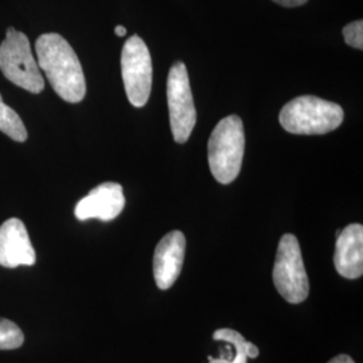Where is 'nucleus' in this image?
<instances>
[{
    "label": "nucleus",
    "mask_w": 363,
    "mask_h": 363,
    "mask_svg": "<svg viewBox=\"0 0 363 363\" xmlns=\"http://www.w3.org/2000/svg\"><path fill=\"white\" fill-rule=\"evenodd\" d=\"M35 259V250L25 223L18 218L6 220L0 226V265L4 268L31 267Z\"/></svg>",
    "instance_id": "obj_10"
},
{
    "label": "nucleus",
    "mask_w": 363,
    "mask_h": 363,
    "mask_svg": "<svg viewBox=\"0 0 363 363\" xmlns=\"http://www.w3.org/2000/svg\"><path fill=\"white\" fill-rule=\"evenodd\" d=\"M276 1L277 4L283 6V7H298V6H303L304 3H307L308 0H273Z\"/></svg>",
    "instance_id": "obj_16"
},
{
    "label": "nucleus",
    "mask_w": 363,
    "mask_h": 363,
    "mask_svg": "<svg viewBox=\"0 0 363 363\" xmlns=\"http://www.w3.org/2000/svg\"><path fill=\"white\" fill-rule=\"evenodd\" d=\"M281 127L294 135H325L340 127L345 112L340 105L316 96H300L280 112Z\"/></svg>",
    "instance_id": "obj_3"
},
{
    "label": "nucleus",
    "mask_w": 363,
    "mask_h": 363,
    "mask_svg": "<svg viewBox=\"0 0 363 363\" xmlns=\"http://www.w3.org/2000/svg\"><path fill=\"white\" fill-rule=\"evenodd\" d=\"M343 38L345 42L354 48V49H358V50H362L363 49V22L359 21H355V22H351L347 26L343 27Z\"/></svg>",
    "instance_id": "obj_15"
},
{
    "label": "nucleus",
    "mask_w": 363,
    "mask_h": 363,
    "mask_svg": "<svg viewBox=\"0 0 363 363\" xmlns=\"http://www.w3.org/2000/svg\"><path fill=\"white\" fill-rule=\"evenodd\" d=\"M39 69L54 91L67 103L76 104L86 94V81L77 54L64 37L55 33L40 35L35 42Z\"/></svg>",
    "instance_id": "obj_1"
},
{
    "label": "nucleus",
    "mask_w": 363,
    "mask_h": 363,
    "mask_svg": "<svg viewBox=\"0 0 363 363\" xmlns=\"http://www.w3.org/2000/svg\"><path fill=\"white\" fill-rule=\"evenodd\" d=\"M125 206V198L121 184L115 182H105L94 187L89 194L84 196L74 208L78 220L91 218L108 220H115Z\"/></svg>",
    "instance_id": "obj_9"
},
{
    "label": "nucleus",
    "mask_w": 363,
    "mask_h": 363,
    "mask_svg": "<svg viewBox=\"0 0 363 363\" xmlns=\"http://www.w3.org/2000/svg\"><path fill=\"white\" fill-rule=\"evenodd\" d=\"M334 264L337 272L346 279H358L363 273V226L351 223L337 232Z\"/></svg>",
    "instance_id": "obj_11"
},
{
    "label": "nucleus",
    "mask_w": 363,
    "mask_h": 363,
    "mask_svg": "<svg viewBox=\"0 0 363 363\" xmlns=\"http://www.w3.org/2000/svg\"><path fill=\"white\" fill-rule=\"evenodd\" d=\"M186 253V237L179 230L166 234L157 244L152 259L156 286L167 291L175 284L183 268Z\"/></svg>",
    "instance_id": "obj_8"
},
{
    "label": "nucleus",
    "mask_w": 363,
    "mask_h": 363,
    "mask_svg": "<svg viewBox=\"0 0 363 363\" xmlns=\"http://www.w3.org/2000/svg\"><path fill=\"white\" fill-rule=\"evenodd\" d=\"M208 166L216 181L229 184L238 177L244 151L245 132L237 115L225 117L216 125L208 139Z\"/></svg>",
    "instance_id": "obj_2"
},
{
    "label": "nucleus",
    "mask_w": 363,
    "mask_h": 363,
    "mask_svg": "<svg viewBox=\"0 0 363 363\" xmlns=\"http://www.w3.org/2000/svg\"><path fill=\"white\" fill-rule=\"evenodd\" d=\"M328 363H355L354 359L346 355V354H342V355H337L335 358H333L331 361H328Z\"/></svg>",
    "instance_id": "obj_17"
},
{
    "label": "nucleus",
    "mask_w": 363,
    "mask_h": 363,
    "mask_svg": "<svg viewBox=\"0 0 363 363\" xmlns=\"http://www.w3.org/2000/svg\"><path fill=\"white\" fill-rule=\"evenodd\" d=\"M213 339L226 342L229 354L222 352L220 358L208 357V363H247V358L259 357V347L232 328L217 330L213 334Z\"/></svg>",
    "instance_id": "obj_12"
},
{
    "label": "nucleus",
    "mask_w": 363,
    "mask_h": 363,
    "mask_svg": "<svg viewBox=\"0 0 363 363\" xmlns=\"http://www.w3.org/2000/svg\"><path fill=\"white\" fill-rule=\"evenodd\" d=\"M121 76L130 104H147L152 86V60L143 39L132 35L121 52Z\"/></svg>",
    "instance_id": "obj_6"
},
{
    "label": "nucleus",
    "mask_w": 363,
    "mask_h": 363,
    "mask_svg": "<svg viewBox=\"0 0 363 363\" xmlns=\"http://www.w3.org/2000/svg\"><path fill=\"white\" fill-rule=\"evenodd\" d=\"M25 343V335L19 325L0 318V350H16Z\"/></svg>",
    "instance_id": "obj_14"
},
{
    "label": "nucleus",
    "mask_w": 363,
    "mask_h": 363,
    "mask_svg": "<svg viewBox=\"0 0 363 363\" xmlns=\"http://www.w3.org/2000/svg\"><path fill=\"white\" fill-rule=\"evenodd\" d=\"M0 70L16 86L38 94L45 89V81L38 62L33 55L26 34L7 28L6 38L0 43Z\"/></svg>",
    "instance_id": "obj_4"
},
{
    "label": "nucleus",
    "mask_w": 363,
    "mask_h": 363,
    "mask_svg": "<svg viewBox=\"0 0 363 363\" xmlns=\"http://www.w3.org/2000/svg\"><path fill=\"white\" fill-rule=\"evenodd\" d=\"M167 101L172 138L177 143H186L194 130L196 111L187 67L183 62H175L169 69Z\"/></svg>",
    "instance_id": "obj_7"
},
{
    "label": "nucleus",
    "mask_w": 363,
    "mask_h": 363,
    "mask_svg": "<svg viewBox=\"0 0 363 363\" xmlns=\"http://www.w3.org/2000/svg\"><path fill=\"white\" fill-rule=\"evenodd\" d=\"M0 130L15 142L23 143L27 140V130L22 118L13 108L3 103L1 94H0Z\"/></svg>",
    "instance_id": "obj_13"
},
{
    "label": "nucleus",
    "mask_w": 363,
    "mask_h": 363,
    "mask_svg": "<svg viewBox=\"0 0 363 363\" xmlns=\"http://www.w3.org/2000/svg\"><path fill=\"white\" fill-rule=\"evenodd\" d=\"M273 283L277 292L291 304L303 303L310 294L301 249L296 235L284 234L280 238L274 267Z\"/></svg>",
    "instance_id": "obj_5"
},
{
    "label": "nucleus",
    "mask_w": 363,
    "mask_h": 363,
    "mask_svg": "<svg viewBox=\"0 0 363 363\" xmlns=\"http://www.w3.org/2000/svg\"><path fill=\"white\" fill-rule=\"evenodd\" d=\"M115 34H116L117 37H124L127 34V28L124 26H116Z\"/></svg>",
    "instance_id": "obj_18"
}]
</instances>
